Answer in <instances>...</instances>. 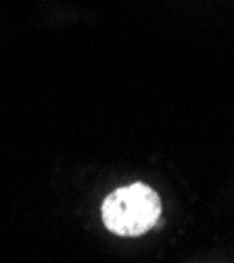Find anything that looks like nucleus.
I'll use <instances>...</instances> for the list:
<instances>
[{
	"label": "nucleus",
	"instance_id": "1",
	"mask_svg": "<svg viewBox=\"0 0 234 263\" xmlns=\"http://www.w3.org/2000/svg\"><path fill=\"white\" fill-rule=\"evenodd\" d=\"M100 217L109 232L117 236H142L161 217V199L151 186L134 182L107 196L100 207Z\"/></svg>",
	"mask_w": 234,
	"mask_h": 263
}]
</instances>
